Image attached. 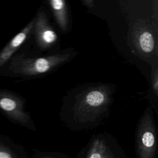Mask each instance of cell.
<instances>
[{"label": "cell", "mask_w": 158, "mask_h": 158, "mask_svg": "<svg viewBox=\"0 0 158 158\" xmlns=\"http://www.w3.org/2000/svg\"><path fill=\"white\" fill-rule=\"evenodd\" d=\"M104 158H115L114 157V156L112 154V153L110 152V151L109 149H107L106 154H105V156Z\"/></svg>", "instance_id": "11"}, {"label": "cell", "mask_w": 158, "mask_h": 158, "mask_svg": "<svg viewBox=\"0 0 158 158\" xmlns=\"http://www.w3.org/2000/svg\"><path fill=\"white\" fill-rule=\"evenodd\" d=\"M57 25L63 31L69 27V15L65 0H48Z\"/></svg>", "instance_id": "8"}, {"label": "cell", "mask_w": 158, "mask_h": 158, "mask_svg": "<svg viewBox=\"0 0 158 158\" xmlns=\"http://www.w3.org/2000/svg\"><path fill=\"white\" fill-rule=\"evenodd\" d=\"M0 158H12V157L9 153L0 152Z\"/></svg>", "instance_id": "12"}, {"label": "cell", "mask_w": 158, "mask_h": 158, "mask_svg": "<svg viewBox=\"0 0 158 158\" xmlns=\"http://www.w3.org/2000/svg\"><path fill=\"white\" fill-rule=\"evenodd\" d=\"M107 149L105 141L96 139L93 141L86 158H104Z\"/></svg>", "instance_id": "9"}, {"label": "cell", "mask_w": 158, "mask_h": 158, "mask_svg": "<svg viewBox=\"0 0 158 158\" xmlns=\"http://www.w3.org/2000/svg\"><path fill=\"white\" fill-rule=\"evenodd\" d=\"M135 49L143 56L157 54V37L152 25L144 19H139L134 23L130 33Z\"/></svg>", "instance_id": "4"}, {"label": "cell", "mask_w": 158, "mask_h": 158, "mask_svg": "<svg viewBox=\"0 0 158 158\" xmlns=\"http://www.w3.org/2000/svg\"><path fill=\"white\" fill-rule=\"evenodd\" d=\"M0 108L14 116L24 125L35 130L30 116L23 109L22 100L13 93L0 90Z\"/></svg>", "instance_id": "6"}, {"label": "cell", "mask_w": 158, "mask_h": 158, "mask_svg": "<svg viewBox=\"0 0 158 158\" xmlns=\"http://www.w3.org/2000/svg\"><path fill=\"white\" fill-rule=\"evenodd\" d=\"M34 19L31 20L20 31L14 36L0 51V72L8 64L15 53L27 40L33 31Z\"/></svg>", "instance_id": "7"}, {"label": "cell", "mask_w": 158, "mask_h": 158, "mask_svg": "<svg viewBox=\"0 0 158 158\" xmlns=\"http://www.w3.org/2000/svg\"><path fill=\"white\" fill-rule=\"evenodd\" d=\"M43 158H52V157H43Z\"/></svg>", "instance_id": "13"}, {"label": "cell", "mask_w": 158, "mask_h": 158, "mask_svg": "<svg viewBox=\"0 0 158 158\" xmlns=\"http://www.w3.org/2000/svg\"><path fill=\"white\" fill-rule=\"evenodd\" d=\"M136 140L139 158H154L157 149V135L154 119L148 110L140 119Z\"/></svg>", "instance_id": "3"}, {"label": "cell", "mask_w": 158, "mask_h": 158, "mask_svg": "<svg viewBox=\"0 0 158 158\" xmlns=\"http://www.w3.org/2000/svg\"><path fill=\"white\" fill-rule=\"evenodd\" d=\"M152 87L154 93L156 96L158 95V73L157 69L154 72L152 78Z\"/></svg>", "instance_id": "10"}, {"label": "cell", "mask_w": 158, "mask_h": 158, "mask_svg": "<svg viewBox=\"0 0 158 158\" xmlns=\"http://www.w3.org/2000/svg\"><path fill=\"white\" fill-rule=\"evenodd\" d=\"M72 57L70 53L57 54L39 57H30L24 54L14 55L1 72L4 75L32 77L49 72L65 63ZM5 66V67H6Z\"/></svg>", "instance_id": "1"}, {"label": "cell", "mask_w": 158, "mask_h": 158, "mask_svg": "<svg viewBox=\"0 0 158 158\" xmlns=\"http://www.w3.org/2000/svg\"><path fill=\"white\" fill-rule=\"evenodd\" d=\"M112 91L106 85L88 88L76 96L73 106L75 118L81 123L94 122L108 108Z\"/></svg>", "instance_id": "2"}, {"label": "cell", "mask_w": 158, "mask_h": 158, "mask_svg": "<svg viewBox=\"0 0 158 158\" xmlns=\"http://www.w3.org/2000/svg\"><path fill=\"white\" fill-rule=\"evenodd\" d=\"M34 19L33 31L38 48L46 50L51 48L57 41L56 31L49 25L44 11L40 10Z\"/></svg>", "instance_id": "5"}]
</instances>
